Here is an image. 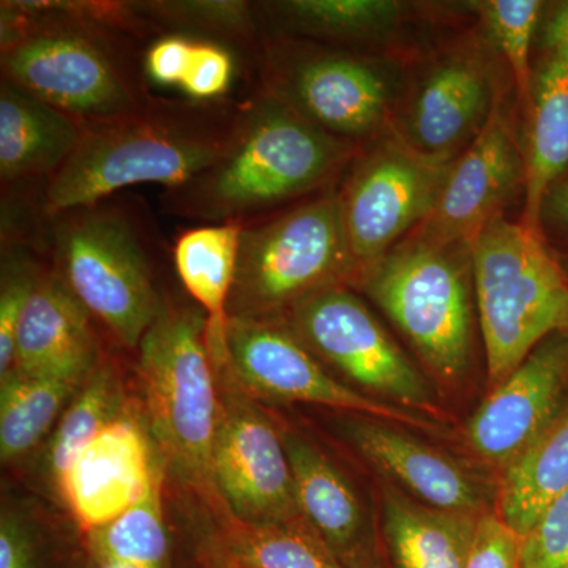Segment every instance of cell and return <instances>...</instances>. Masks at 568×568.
Returning <instances> with one entry per match:
<instances>
[{"label": "cell", "mask_w": 568, "mask_h": 568, "mask_svg": "<svg viewBox=\"0 0 568 568\" xmlns=\"http://www.w3.org/2000/svg\"><path fill=\"white\" fill-rule=\"evenodd\" d=\"M204 567L205 568H241L237 566H234V564H231L230 560H226L223 558V556H220L219 552L211 551L205 552L204 558Z\"/></svg>", "instance_id": "60d3db41"}, {"label": "cell", "mask_w": 568, "mask_h": 568, "mask_svg": "<svg viewBox=\"0 0 568 568\" xmlns=\"http://www.w3.org/2000/svg\"><path fill=\"white\" fill-rule=\"evenodd\" d=\"M353 275L338 192H327L263 223L245 224L227 313L280 317Z\"/></svg>", "instance_id": "8992f818"}, {"label": "cell", "mask_w": 568, "mask_h": 568, "mask_svg": "<svg viewBox=\"0 0 568 568\" xmlns=\"http://www.w3.org/2000/svg\"><path fill=\"white\" fill-rule=\"evenodd\" d=\"M530 126L525 152V211L521 224L540 234L549 190L568 166V70L555 52L530 85Z\"/></svg>", "instance_id": "603a6c76"}, {"label": "cell", "mask_w": 568, "mask_h": 568, "mask_svg": "<svg viewBox=\"0 0 568 568\" xmlns=\"http://www.w3.org/2000/svg\"><path fill=\"white\" fill-rule=\"evenodd\" d=\"M485 28L495 41L497 50L506 59L514 74L515 84L523 95H529L530 47L540 18L541 2L538 0H487L478 2Z\"/></svg>", "instance_id": "1f68e13d"}, {"label": "cell", "mask_w": 568, "mask_h": 568, "mask_svg": "<svg viewBox=\"0 0 568 568\" xmlns=\"http://www.w3.org/2000/svg\"><path fill=\"white\" fill-rule=\"evenodd\" d=\"M290 315L294 335L355 386L435 418L436 398L425 377L368 306L343 284L310 295Z\"/></svg>", "instance_id": "7c38bea8"}, {"label": "cell", "mask_w": 568, "mask_h": 568, "mask_svg": "<svg viewBox=\"0 0 568 568\" xmlns=\"http://www.w3.org/2000/svg\"><path fill=\"white\" fill-rule=\"evenodd\" d=\"M2 74L85 129L145 111L106 48L55 2L2 3Z\"/></svg>", "instance_id": "277c9868"}, {"label": "cell", "mask_w": 568, "mask_h": 568, "mask_svg": "<svg viewBox=\"0 0 568 568\" xmlns=\"http://www.w3.org/2000/svg\"><path fill=\"white\" fill-rule=\"evenodd\" d=\"M134 10L153 21L223 40L248 41L254 32L253 9L242 0L136 2Z\"/></svg>", "instance_id": "4dcf8cb0"}, {"label": "cell", "mask_w": 568, "mask_h": 568, "mask_svg": "<svg viewBox=\"0 0 568 568\" xmlns=\"http://www.w3.org/2000/svg\"><path fill=\"white\" fill-rule=\"evenodd\" d=\"M91 313L62 276L41 275L18 327L11 372L26 376H89L99 365Z\"/></svg>", "instance_id": "ffe728a7"}, {"label": "cell", "mask_w": 568, "mask_h": 568, "mask_svg": "<svg viewBox=\"0 0 568 568\" xmlns=\"http://www.w3.org/2000/svg\"><path fill=\"white\" fill-rule=\"evenodd\" d=\"M164 466L140 503L102 528L85 534L100 568H164L170 537L163 510Z\"/></svg>", "instance_id": "83f0119b"}, {"label": "cell", "mask_w": 568, "mask_h": 568, "mask_svg": "<svg viewBox=\"0 0 568 568\" xmlns=\"http://www.w3.org/2000/svg\"><path fill=\"white\" fill-rule=\"evenodd\" d=\"M381 517L395 568H466L480 518L426 506L394 481L383 485Z\"/></svg>", "instance_id": "7402d4cb"}, {"label": "cell", "mask_w": 568, "mask_h": 568, "mask_svg": "<svg viewBox=\"0 0 568 568\" xmlns=\"http://www.w3.org/2000/svg\"><path fill=\"white\" fill-rule=\"evenodd\" d=\"M489 379L503 383L544 339L568 334V282L540 234L497 215L470 244Z\"/></svg>", "instance_id": "5b68a950"}, {"label": "cell", "mask_w": 568, "mask_h": 568, "mask_svg": "<svg viewBox=\"0 0 568 568\" xmlns=\"http://www.w3.org/2000/svg\"><path fill=\"white\" fill-rule=\"evenodd\" d=\"M568 568V567H567Z\"/></svg>", "instance_id": "b9f144b4"}, {"label": "cell", "mask_w": 568, "mask_h": 568, "mask_svg": "<svg viewBox=\"0 0 568 568\" xmlns=\"http://www.w3.org/2000/svg\"><path fill=\"white\" fill-rule=\"evenodd\" d=\"M470 246L407 237L358 274L362 287L447 383L465 375L473 345Z\"/></svg>", "instance_id": "52a82bcc"}, {"label": "cell", "mask_w": 568, "mask_h": 568, "mask_svg": "<svg viewBox=\"0 0 568 568\" xmlns=\"http://www.w3.org/2000/svg\"><path fill=\"white\" fill-rule=\"evenodd\" d=\"M452 162L418 152L399 134L384 138L358 160L338 192L355 275L424 224Z\"/></svg>", "instance_id": "9c48e42d"}, {"label": "cell", "mask_w": 568, "mask_h": 568, "mask_svg": "<svg viewBox=\"0 0 568 568\" xmlns=\"http://www.w3.org/2000/svg\"><path fill=\"white\" fill-rule=\"evenodd\" d=\"M496 99L480 55L444 59L418 88L399 136L425 155L452 162L484 129Z\"/></svg>", "instance_id": "ac0fdd59"}, {"label": "cell", "mask_w": 568, "mask_h": 568, "mask_svg": "<svg viewBox=\"0 0 568 568\" xmlns=\"http://www.w3.org/2000/svg\"><path fill=\"white\" fill-rule=\"evenodd\" d=\"M121 381L111 365L99 364L63 410L48 448V469L54 488L61 487L78 454L121 413Z\"/></svg>", "instance_id": "f1b7e54d"}, {"label": "cell", "mask_w": 568, "mask_h": 568, "mask_svg": "<svg viewBox=\"0 0 568 568\" xmlns=\"http://www.w3.org/2000/svg\"><path fill=\"white\" fill-rule=\"evenodd\" d=\"M219 534L213 551L241 568H346L325 547L308 521L252 525L219 504Z\"/></svg>", "instance_id": "484cf974"}, {"label": "cell", "mask_w": 568, "mask_h": 568, "mask_svg": "<svg viewBox=\"0 0 568 568\" xmlns=\"http://www.w3.org/2000/svg\"><path fill=\"white\" fill-rule=\"evenodd\" d=\"M244 226L242 223L203 224L183 233L174 248L179 278L207 316L213 365L223 364L227 358V308Z\"/></svg>", "instance_id": "cb8c5ba5"}, {"label": "cell", "mask_w": 568, "mask_h": 568, "mask_svg": "<svg viewBox=\"0 0 568 568\" xmlns=\"http://www.w3.org/2000/svg\"><path fill=\"white\" fill-rule=\"evenodd\" d=\"M0 568H36L31 534L11 511L0 519Z\"/></svg>", "instance_id": "74e56055"}, {"label": "cell", "mask_w": 568, "mask_h": 568, "mask_svg": "<svg viewBox=\"0 0 568 568\" xmlns=\"http://www.w3.org/2000/svg\"><path fill=\"white\" fill-rule=\"evenodd\" d=\"M234 62L219 44L194 41L192 59L182 82V91L196 100L223 95L233 81Z\"/></svg>", "instance_id": "e575fe53"}, {"label": "cell", "mask_w": 568, "mask_h": 568, "mask_svg": "<svg viewBox=\"0 0 568 568\" xmlns=\"http://www.w3.org/2000/svg\"><path fill=\"white\" fill-rule=\"evenodd\" d=\"M54 220L58 274L119 343L138 349L163 305L132 226L99 205Z\"/></svg>", "instance_id": "ba28073f"}, {"label": "cell", "mask_w": 568, "mask_h": 568, "mask_svg": "<svg viewBox=\"0 0 568 568\" xmlns=\"http://www.w3.org/2000/svg\"><path fill=\"white\" fill-rule=\"evenodd\" d=\"M85 126L9 81L0 85V179L52 178L77 151Z\"/></svg>", "instance_id": "44dd1931"}, {"label": "cell", "mask_w": 568, "mask_h": 568, "mask_svg": "<svg viewBox=\"0 0 568 568\" xmlns=\"http://www.w3.org/2000/svg\"><path fill=\"white\" fill-rule=\"evenodd\" d=\"M544 212L555 216L559 222L568 224V179L556 183L549 190L547 201H545Z\"/></svg>", "instance_id": "ab89813d"}, {"label": "cell", "mask_w": 568, "mask_h": 568, "mask_svg": "<svg viewBox=\"0 0 568 568\" xmlns=\"http://www.w3.org/2000/svg\"><path fill=\"white\" fill-rule=\"evenodd\" d=\"M283 440L308 525L346 568H375V530L345 474L306 437Z\"/></svg>", "instance_id": "d6986e66"}, {"label": "cell", "mask_w": 568, "mask_h": 568, "mask_svg": "<svg viewBox=\"0 0 568 568\" xmlns=\"http://www.w3.org/2000/svg\"><path fill=\"white\" fill-rule=\"evenodd\" d=\"M215 369L220 409L212 474L220 504L252 525L304 521L283 436L226 362Z\"/></svg>", "instance_id": "8fae6325"}, {"label": "cell", "mask_w": 568, "mask_h": 568, "mask_svg": "<svg viewBox=\"0 0 568 568\" xmlns=\"http://www.w3.org/2000/svg\"><path fill=\"white\" fill-rule=\"evenodd\" d=\"M521 545L499 515H480L466 568H521Z\"/></svg>", "instance_id": "d590c367"}, {"label": "cell", "mask_w": 568, "mask_h": 568, "mask_svg": "<svg viewBox=\"0 0 568 568\" xmlns=\"http://www.w3.org/2000/svg\"><path fill=\"white\" fill-rule=\"evenodd\" d=\"M226 351L227 368L253 398L332 407L432 435L443 429L436 418L383 402L328 375L280 317H230Z\"/></svg>", "instance_id": "30bf717a"}, {"label": "cell", "mask_w": 568, "mask_h": 568, "mask_svg": "<svg viewBox=\"0 0 568 568\" xmlns=\"http://www.w3.org/2000/svg\"><path fill=\"white\" fill-rule=\"evenodd\" d=\"M349 155V141L267 93L235 119L222 156L168 197L175 212L192 219L246 224L248 216L315 192Z\"/></svg>", "instance_id": "6da1fadb"}, {"label": "cell", "mask_w": 568, "mask_h": 568, "mask_svg": "<svg viewBox=\"0 0 568 568\" xmlns=\"http://www.w3.org/2000/svg\"><path fill=\"white\" fill-rule=\"evenodd\" d=\"M547 44L551 52L562 59L568 70V2L560 3L549 18Z\"/></svg>", "instance_id": "f35d334b"}, {"label": "cell", "mask_w": 568, "mask_h": 568, "mask_svg": "<svg viewBox=\"0 0 568 568\" xmlns=\"http://www.w3.org/2000/svg\"><path fill=\"white\" fill-rule=\"evenodd\" d=\"M567 387L568 334L551 335L481 403L467 424V443L506 469L562 410Z\"/></svg>", "instance_id": "9a60e30c"}, {"label": "cell", "mask_w": 568, "mask_h": 568, "mask_svg": "<svg viewBox=\"0 0 568 568\" xmlns=\"http://www.w3.org/2000/svg\"><path fill=\"white\" fill-rule=\"evenodd\" d=\"M267 85L268 95L345 141L379 129L390 97L373 63L332 51H268Z\"/></svg>", "instance_id": "4fadbf2b"}, {"label": "cell", "mask_w": 568, "mask_h": 568, "mask_svg": "<svg viewBox=\"0 0 568 568\" xmlns=\"http://www.w3.org/2000/svg\"><path fill=\"white\" fill-rule=\"evenodd\" d=\"M234 123L222 126L192 112L160 110L91 126L48 179L41 211L58 219L141 183L181 189L222 156Z\"/></svg>", "instance_id": "7a4b0ae2"}, {"label": "cell", "mask_w": 568, "mask_h": 568, "mask_svg": "<svg viewBox=\"0 0 568 568\" xmlns=\"http://www.w3.org/2000/svg\"><path fill=\"white\" fill-rule=\"evenodd\" d=\"M523 182L525 155L514 119L497 95L484 129L452 162L435 207L409 237L436 246H470Z\"/></svg>", "instance_id": "5bb4252c"}, {"label": "cell", "mask_w": 568, "mask_h": 568, "mask_svg": "<svg viewBox=\"0 0 568 568\" xmlns=\"http://www.w3.org/2000/svg\"><path fill=\"white\" fill-rule=\"evenodd\" d=\"M568 488V406L504 469L499 517L525 538L549 504Z\"/></svg>", "instance_id": "d4e9b609"}, {"label": "cell", "mask_w": 568, "mask_h": 568, "mask_svg": "<svg viewBox=\"0 0 568 568\" xmlns=\"http://www.w3.org/2000/svg\"><path fill=\"white\" fill-rule=\"evenodd\" d=\"M138 353L145 416L159 455L213 508L220 504L212 474L220 392L207 316L203 310L163 305Z\"/></svg>", "instance_id": "3957f363"}, {"label": "cell", "mask_w": 568, "mask_h": 568, "mask_svg": "<svg viewBox=\"0 0 568 568\" xmlns=\"http://www.w3.org/2000/svg\"><path fill=\"white\" fill-rule=\"evenodd\" d=\"M342 429L358 455L422 504L478 517L487 506L489 488L480 477L398 425L353 416Z\"/></svg>", "instance_id": "e0dca14e"}, {"label": "cell", "mask_w": 568, "mask_h": 568, "mask_svg": "<svg viewBox=\"0 0 568 568\" xmlns=\"http://www.w3.org/2000/svg\"><path fill=\"white\" fill-rule=\"evenodd\" d=\"M36 264L26 254L9 253L2 263L0 287V377L9 375L14 365L18 327L26 305L41 278Z\"/></svg>", "instance_id": "d6a6232c"}, {"label": "cell", "mask_w": 568, "mask_h": 568, "mask_svg": "<svg viewBox=\"0 0 568 568\" xmlns=\"http://www.w3.org/2000/svg\"><path fill=\"white\" fill-rule=\"evenodd\" d=\"M265 10L287 28L306 36L357 40L388 31L402 6L392 0H287Z\"/></svg>", "instance_id": "f546056e"}, {"label": "cell", "mask_w": 568, "mask_h": 568, "mask_svg": "<svg viewBox=\"0 0 568 568\" xmlns=\"http://www.w3.org/2000/svg\"><path fill=\"white\" fill-rule=\"evenodd\" d=\"M85 377L26 376L17 372L0 377V458L3 463L24 457L39 446Z\"/></svg>", "instance_id": "4316f807"}, {"label": "cell", "mask_w": 568, "mask_h": 568, "mask_svg": "<svg viewBox=\"0 0 568 568\" xmlns=\"http://www.w3.org/2000/svg\"><path fill=\"white\" fill-rule=\"evenodd\" d=\"M567 567L568 488L549 504L521 545V568Z\"/></svg>", "instance_id": "836d02e7"}, {"label": "cell", "mask_w": 568, "mask_h": 568, "mask_svg": "<svg viewBox=\"0 0 568 568\" xmlns=\"http://www.w3.org/2000/svg\"><path fill=\"white\" fill-rule=\"evenodd\" d=\"M194 41L185 37H166L153 43L145 54V70L149 77L160 85H179L181 88Z\"/></svg>", "instance_id": "8d00e7d4"}, {"label": "cell", "mask_w": 568, "mask_h": 568, "mask_svg": "<svg viewBox=\"0 0 568 568\" xmlns=\"http://www.w3.org/2000/svg\"><path fill=\"white\" fill-rule=\"evenodd\" d=\"M163 465L142 426L119 417L78 454L58 495L88 534L140 503Z\"/></svg>", "instance_id": "2e32d148"}]
</instances>
